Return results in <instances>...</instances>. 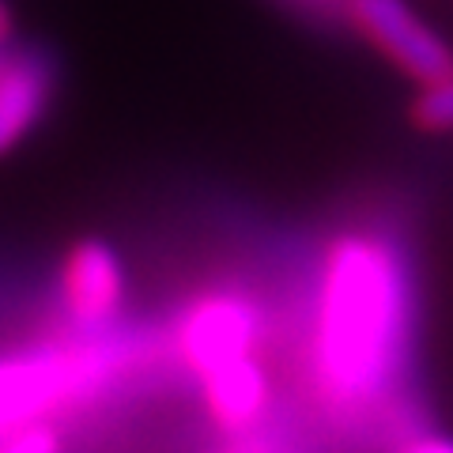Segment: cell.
Wrapping results in <instances>:
<instances>
[{
    "instance_id": "2",
    "label": "cell",
    "mask_w": 453,
    "mask_h": 453,
    "mask_svg": "<svg viewBox=\"0 0 453 453\" xmlns=\"http://www.w3.org/2000/svg\"><path fill=\"white\" fill-rule=\"evenodd\" d=\"M113 371V351L80 348V351H27L0 359V438L12 431L42 423L50 412L83 396Z\"/></svg>"
},
{
    "instance_id": "13",
    "label": "cell",
    "mask_w": 453,
    "mask_h": 453,
    "mask_svg": "<svg viewBox=\"0 0 453 453\" xmlns=\"http://www.w3.org/2000/svg\"><path fill=\"white\" fill-rule=\"evenodd\" d=\"M234 453H253V449H234Z\"/></svg>"
},
{
    "instance_id": "11",
    "label": "cell",
    "mask_w": 453,
    "mask_h": 453,
    "mask_svg": "<svg viewBox=\"0 0 453 453\" xmlns=\"http://www.w3.org/2000/svg\"><path fill=\"white\" fill-rule=\"evenodd\" d=\"M8 27H12V19H8V8H4V0H0V35H8Z\"/></svg>"
},
{
    "instance_id": "4",
    "label": "cell",
    "mask_w": 453,
    "mask_h": 453,
    "mask_svg": "<svg viewBox=\"0 0 453 453\" xmlns=\"http://www.w3.org/2000/svg\"><path fill=\"white\" fill-rule=\"evenodd\" d=\"M257 333H261L257 306L242 299V295L223 291L189 306V314L181 318L178 329V344L189 371L204 378L208 371H216V366L231 359L257 356Z\"/></svg>"
},
{
    "instance_id": "6",
    "label": "cell",
    "mask_w": 453,
    "mask_h": 453,
    "mask_svg": "<svg viewBox=\"0 0 453 453\" xmlns=\"http://www.w3.org/2000/svg\"><path fill=\"white\" fill-rule=\"evenodd\" d=\"M201 389H204L208 416L231 434L257 427L268 412V404H273L268 371L257 363V356H242L208 371L201 378Z\"/></svg>"
},
{
    "instance_id": "9",
    "label": "cell",
    "mask_w": 453,
    "mask_h": 453,
    "mask_svg": "<svg viewBox=\"0 0 453 453\" xmlns=\"http://www.w3.org/2000/svg\"><path fill=\"white\" fill-rule=\"evenodd\" d=\"M0 453H61V434L42 419V423H31V427L12 431L8 438H0Z\"/></svg>"
},
{
    "instance_id": "1",
    "label": "cell",
    "mask_w": 453,
    "mask_h": 453,
    "mask_svg": "<svg viewBox=\"0 0 453 453\" xmlns=\"http://www.w3.org/2000/svg\"><path fill=\"white\" fill-rule=\"evenodd\" d=\"M416 348V283L396 238L381 231L340 234L325 253L314 325L310 386L329 412L359 416L386 404Z\"/></svg>"
},
{
    "instance_id": "10",
    "label": "cell",
    "mask_w": 453,
    "mask_h": 453,
    "mask_svg": "<svg viewBox=\"0 0 453 453\" xmlns=\"http://www.w3.org/2000/svg\"><path fill=\"white\" fill-rule=\"evenodd\" d=\"M389 453H453V434L431 431V427H408L393 438Z\"/></svg>"
},
{
    "instance_id": "3",
    "label": "cell",
    "mask_w": 453,
    "mask_h": 453,
    "mask_svg": "<svg viewBox=\"0 0 453 453\" xmlns=\"http://www.w3.org/2000/svg\"><path fill=\"white\" fill-rule=\"evenodd\" d=\"M344 19L416 88H431L453 73L446 38L419 19L408 0H344Z\"/></svg>"
},
{
    "instance_id": "12",
    "label": "cell",
    "mask_w": 453,
    "mask_h": 453,
    "mask_svg": "<svg viewBox=\"0 0 453 453\" xmlns=\"http://www.w3.org/2000/svg\"><path fill=\"white\" fill-rule=\"evenodd\" d=\"M0 42H4V35H0ZM4 57H8V53H4V50H0V65H4Z\"/></svg>"
},
{
    "instance_id": "8",
    "label": "cell",
    "mask_w": 453,
    "mask_h": 453,
    "mask_svg": "<svg viewBox=\"0 0 453 453\" xmlns=\"http://www.w3.org/2000/svg\"><path fill=\"white\" fill-rule=\"evenodd\" d=\"M412 125L423 133H453V73L431 88H419L412 98Z\"/></svg>"
},
{
    "instance_id": "5",
    "label": "cell",
    "mask_w": 453,
    "mask_h": 453,
    "mask_svg": "<svg viewBox=\"0 0 453 453\" xmlns=\"http://www.w3.org/2000/svg\"><path fill=\"white\" fill-rule=\"evenodd\" d=\"M61 299L68 318L83 329H98L121 314L125 303V268L106 242H80L68 250L61 268Z\"/></svg>"
},
{
    "instance_id": "7",
    "label": "cell",
    "mask_w": 453,
    "mask_h": 453,
    "mask_svg": "<svg viewBox=\"0 0 453 453\" xmlns=\"http://www.w3.org/2000/svg\"><path fill=\"white\" fill-rule=\"evenodd\" d=\"M53 91V73L46 57L31 50L8 53L0 65V155L19 148L42 121Z\"/></svg>"
}]
</instances>
